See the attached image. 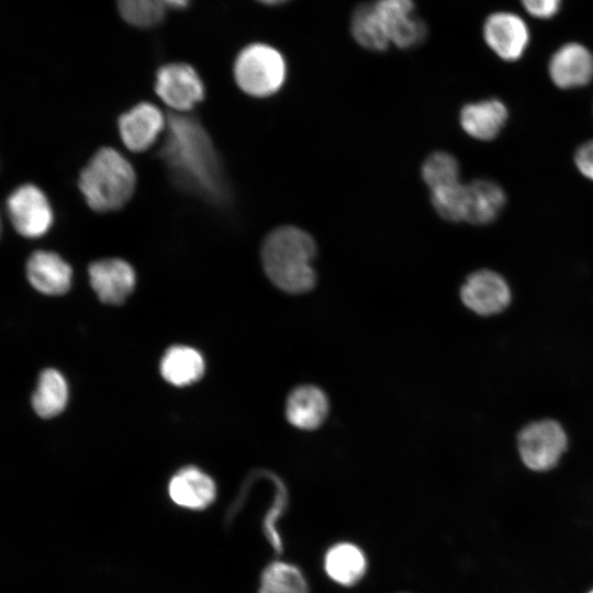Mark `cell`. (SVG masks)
<instances>
[{"instance_id":"obj_29","label":"cell","mask_w":593,"mask_h":593,"mask_svg":"<svg viewBox=\"0 0 593 593\" xmlns=\"http://www.w3.org/2000/svg\"><path fill=\"white\" fill-rule=\"evenodd\" d=\"M160 8L166 10L167 8L172 9H184L189 5L190 0H153Z\"/></svg>"},{"instance_id":"obj_5","label":"cell","mask_w":593,"mask_h":593,"mask_svg":"<svg viewBox=\"0 0 593 593\" xmlns=\"http://www.w3.org/2000/svg\"><path fill=\"white\" fill-rule=\"evenodd\" d=\"M481 33L488 48L507 63L524 57L532 42V32L526 20L510 10L490 12L483 20Z\"/></svg>"},{"instance_id":"obj_24","label":"cell","mask_w":593,"mask_h":593,"mask_svg":"<svg viewBox=\"0 0 593 593\" xmlns=\"http://www.w3.org/2000/svg\"><path fill=\"white\" fill-rule=\"evenodd\" d=\"M422 177L430 190L459 182V164L451 154L433 153L422 166Z\"/></svg>"},{"instance_id":"obj_3","label":"cell","mask_w":593,"mask_h":593,"mask_svg":"<svg viewBox=\"0 0 593 593\" xmlns=\"http://www.w3.org/2000/svg\"><path fill=\"white\" fill-rule=\"evenodd\" d=\"M136 176L131 164L115 149L103 147L79 176V189L98 212L119 210L132 197Z\"/></svg>"},{"instance_id":"obj_10","label":"cell","mask_w":593,"mask_h":593,"mask_svg":"<svg viewBox=\"0 0 593 593\" xmlns=\"http://www.w3.org/2000/svg\"><path fill=\"white\" fill-rule=\"evenodd\" d=\"M548 75L560 89L585 87L593 80V52L577 41L561 44L549 58Z\"/></svg>"},{"instance_id":"obj_20","label":"cell","mask_w":593,"mask_h":593,"mask_svg":"<svg viewBox=\"0 0 593 593\" xmlns=\"http://www.w3.org/2000/svg\"><path fill=\"white\" fill-rule=\"evenodd\" d=\"M324 568L327 575L336 583L353 585L363 577L367 561L363 552L356 545L339 542L326 552Z\"/></svg>"},{"instance_id":"obj_11","label":"cell","mask_w":593,"mask_h":593,"mask_svg":"<svg viewBox=\"0 0 593 593\" xmlns=\"http://www.w3.org/2000/svg\"><path fill=\"white\" fill-rule=\"evenodd\" d=\"M460 296L469 310L489 316L502 312L510 304L511 290L502 276L482 269L466 279Z\"/></svg>"},{"instance_id":"obj_1","label":"cell","mask_w":593,"mask_h":593,"mask_svg":"<svg viewBox=\"0 0 593 593\" xmlns=\"http://www.w3.org/2000/svg\"><path fill=\"white\" fill-rule=\"evenodd\" d=\"M159 155L174 180L183 189L211 201L223 200L226 187L215 148L193 118L169 114Z\"/></svg>"},{"instance_id":"obj_2","label":"cell","mask_w":593,"mask_h":593,"mask_svg":"<svg viewBox=\"0 0 593 593\" xmlns=\"http://www.w3.org/2000/svg\"><path fill=\"white\" fill-rule=\"evenodd\" d=\"M316 245L312 236L295 226L272 231L261 248L262 266L270 281L284 292L310 291L316 282L312 261Z\"/></svg>"},{"instance_id":"obj_17","label":"cell","mask_w":593,"mask_h":593,"mask_svg":"<svg viewBox=\"0 0 593 593\" xmlns=\"http://www.w3.org/2000/svg\"><path fill=\"white\" fill-rule=\"evenodd\" d=\"M507 120V109L497 99L483 100L465 105L460 112V124L471 137L480 141L495 138Z\"/></svg>"},{"instance_id":"obj_12","label":"cell","mask_w":593,"mask_h":593,"mask_svg":"<svg viewBox=\"0 0 593 593\" xmlns=\"http://www.w3.org/2000/svg\"><path fill=\"white\" fill-rule=\"evenodd\" d=\"M88 271L92 289L107 304H121L134 290L135 272L125 260H98L89 266Z\"/></svg>"},{"instance_id":"obj_25","label":"cell","mask_w":593,"mask_h":593,"mask_svg":"<svg viewBox=\"0 0 593 593\" xmlns=\"http://www.w3.org/2000/svg\"><path fill=\"white\" fill-rule=\"evenodd\" d=\"M430 200L436 212L451 222L463 221L466 208V184L459 182L430 190Z\"/></svg>"},{"instance_id":"obj_15","label":"cell","mask_w":593,"mask_h":593,"mask_svg":"<svg viewBox=\"0 0 593 593\" xmlns=\"http://www.w3.org/2000/svg\"><path fill=\"white\" fill-rule=\"evenodd\" d=\"M168 492L177 505L198 511L212 504L216 488L206 473L194 467H186L171 478Z\"/></svg>"},{"instance_id":"obj_31","label":"cell","mask_w":593,"mask_h":593,"mask_svg":"<svg viewBox=\"0 0 593 593\" xmlns=\"http://www.w3.org/2000/svg\"><path fill=\"white\" fill-rule=\"evenodd\" d=\"M589 593H593V590H592V591H590Z\"/></svg>"},{"instance_id":"obj_32","label":"cell","mask_w":593,"mask_h":593,"mask_svg":"<svg viewBox=\"0 0 593 593\" xmlns=\"http://www.w3.org/2000/svg\"><path fill=\"white\" fill-rule=\"evenodd\" d=\"M0 227H1V225H0Z\"/></svg>"},{"instance_id":"obj_27","label":"cell","mask_w":593,"mask_h":593,"mask_svg":"<svg viewBox=\"0 0 593 593\" xmlns=\"http://www.w3.org/2000/svg\"><path fill=\"white\" fill-rule=\"evenodd\" d=\"M524 12L539 21L556 18L563 5V0H518Z\"/></svg>"},{"instance_id":"obj_16","label":"cell","mask_w":593,"mask_h":593,"mask_svg":"<svg viewBox=\"0 0 593 593\" xmlns=\"http://www.w3.org/2000/svg\"><path fill=\"white\" fill-rule=\"evenodd\" d=\"M329 410L326 394L317 387L304 384L295 388L288 396L286 415L296 428L313 430L325 421Z\"/></svg>"},{"instance_id":"obj_7","label":"cell","mask_w":593,"mask_h":593,"mask_svg":"<svg viewBox=\"0 0 593 593\" xmlns=\"http://www.w3.org/2000/svg\"><path fill=\"white\" fill-rule=\"evenodd\" d=\"M372 3L390 44L411 49L425 42L427 24L416 15L414 0H372Z\"/></svg>"},{"instance_id":"obj_13","label":"cell","mask_w":593,"mask_h":593,"mask_svg":"<svg viewBox=\"0 0 593 593\" xmlns=\"http://www.w3.org/2000/svg\"><path fill=\"white\" fill-rule=\"evenodd\" d=\"M165 126L160 110L148 102L138 103L119 119L121 138L132 152L149 148Z\"/></svg>"},{"instance_id":"obj_6","label":"cell","mask_w":593,"mask_h":593,"mask_svg":"<svg viewBox=\"0 0 593 593\" xmlns=\"http://www.w3.org/2000/svg\"><path fill=\"white\" fill-rule=\"evenodd\" d=\"M567 447L563 428L555 421L544 419L527 425L518 435V451L523 462L532 470L553 468Z\"/></svg>"},{"instance_id":"obj_22","label":"cell","mask_w":593,"mask_h":593,"mask_svg":"<svg viewBox=\"0 0 593 593\" xmlns=\"http://www.w3.org/2000/svg\"><path fill=\"white\" fill-rule=\"evenodd\" d=\"M68 387L65 378L55 369L44 370L32 398L34 411L44 418L58 415L66 406Z\"/></svg>"},{"instance_id":"obj_30","label":"cell","mask_w":593,"mask_h":593,"mask_svg":"<svg viewBox=\"0 0 593 593\" xmlns=\"http://www.w3.org/2000/svg\"><path fill=\"white\" fill-rule=\"evenodd\" d=\"M259 3L265 5H280L289 2L290 0H257Z\"/></svg>"},{"instance_id":"obj_28","label":"cell","mask_w":593,"mask_h":593,"mask_svg":"<svg viewBox=\"0 0 593 593\" xmlns=\"http://www.w3.org/2000/svg\"><path fill=\"white\" fill-rule=\"evenodd\" d=\"M578 170L593 181V139L582 144L574 154Z\"/></svg>"},{"instance_id":"obj_14","label":"cell","mask_w":593,"mask_h":593,"mask_svg":"<svg viewBox=\"0 0 593 593\" xmlns=\"http://www.w3.org/2000/svg\"><path fill=\"white\" fill-rule=\"evenodd\" d=\"M30 283L40 292L58 295L71 286L70 266L57 254L38 250L32 254L26 264Z\"/></svg>"},{"instance_id":"obj_21","label":"cell","mask_w":593,"mask_h":593,"mask_svg":"<svg viewBox=\"0 0 593 593\" xmlns=\"http://www.w3.org/2000/svg\"><path fill=\"white\" fill-rule=\"evenodd\" d=\"M349 32L359 46L371 52H384L391 45L372 1L358 3L354 8L349 19Z\"/></svg>"},{"instance_id":"obj_23","label":"cell","mask_w":593,"mask_h":593,"mask_svg":"<svg viewBox=\"0 0 593 593\" xmlns=\"http://www.w3.org/2000/svg\"><path fill=\"white\" fill-rule=\"evenodd\" d=\"M259 593H309V586L296 567L275 561L261 574Z\"/></svg>"},{"instance_id":"obj_26","label":"cell","mask_w":593,"mask_h":593,"mask_svg":"<svg viewBox=\"0 0 593 593\" xmlns=\"http://www.w3.org/2000/svg\"><path fill=\"white\" fill-rule=\"evenodd\" d=\"M123 20L137 27H152L159 24L166 10L153 0H116Z\"/></svg>"},{"instance_id":"obj_9","label":"cell","mask_w":593,"mask_h":593,"mask_svg":"<svg viewBox=\"0 0 593 593\" xmlns=\"http://www.w3.org/2000/svg\"><path fill=\"white\" fill-rule=\"evenodd\" d=\"M155 90L159 98L178 111L190 110L204 98V86L198 72L187 64L172 63L159 68Z\"/></svg>"},{"instance_id":"obj_4","label":"cell","mask_w":593,"mask_h":593,"mask_svg":"<svg viewBox=\"0 0 593 593\" xmlns=\"http://www.w3.org/2000/svg\"><path fill=\"white\" fill-rule=\"evenodd\" d=\"M239 88L253 97H268L284 83L287 63L283 55L265 43H253L240 51L234 64Z\"/></svg>"},{"instance_id":"obj_8","label":"cell","mask_w":593,"mask_h":593,"mask_svg":"<svg viewBox=\"0 0 593 593\" xmlns=\"http://www.w3.org/2000/svg\"><path fill=\"white\" fill-rule=\"evenodd\" d=\"M7 210L15 231L25 237L42 236L53 222L47 198L33 184L15 189L8 198Z\"/></svg>"},{"instance_id":"obj_18","label":"cell","mask_w":593,"mask_h":593,"mask_svg":"<svg viewBox=\"0 0 593 593\" xmlns=\"http://www.w3.org/2000/svg\"><path fill=\"white\" fill-rule=\"evenodd\" d=\"M506 203L504 190L494 181L479 179L466 184L465 219L471 224L493 222Z\"/></svg>"},{"instance_id":"obj_19","label":"cell","mask_w":593,"mask_h":593,"mask_svg":"<svg viewBox=\"0 0 593 593\" xmlns=\"http://www.w3.org/2000/svg\"><path fill=\"white\" fill-rule=\"evenodd\" d=\"M204 372L201 354L188 346H172L161 358L160 373L169 383L183 387L198 381Z\"/></svg>"}]
</instances>
